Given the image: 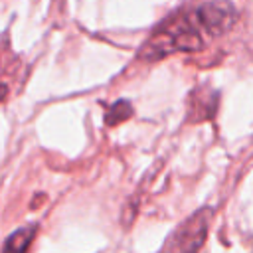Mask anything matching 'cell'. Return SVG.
Returning <instances> with one entry per match:
<instances>
[{
	"label": "cell",
	"mask_w": 253,
	"mask_h": 253,
	"mask_svg": "<svg viewBox=\"0 0 253 253\" xmlns=\"http://www.w3.org/2000/svg\"><path fill=\"white\" fill-rule=\"evenodd\" d=\"M130 115H132V105L128 101H125V99H119V101H115L107 109V113H105V125L107 126H117L119 123L126 121Z\"/></svg>",
	"instance_id": "5b68a950"
},
{
	"label": "cell",
	"mask_w": 253,
	"mask_h": 253,
	"mask_svg": "<svg viewBox=\"0 0 253 253\" xmlns=\"http://www.w3.org/2000/svg\"><path fill=\"white\" fill-rule=\"evenodd\" d=\"M36 231H38V225L36 223H28V225L18 227L16 231H12L6 237L0 253H28V247L34 241Z\"/></svg>",
	"instance_id": "277c9868"
},
{
	"label": "cell",
	"mask_w": 253,
	"mask_h": 253,
	"mask_svg": "<svg viewBox=\"0 0 253 253\" xmlns=\"http://www.w3.org/2000/svg\"><path fill=\"white\" fill-rule=\"evenodd\" d=\"M6 93H8V87H6L4 83H0V101H4V97H6Z\"/></svg>",
	"instance_id": "8992f818"
},
{
	"label": "cell",
	"mask_w": 253,
	"mask_h": 253,
	"mask_svg": "<svg viewBox=\"0 0 253 253\" xmlns=\"http://www.w3.org/2000/svg\"><path fill=\"white\" fill-rule=\"evenodd\" d=\"M210 210H200L192 217H188L168 239L164 253H198L202 243L206 241L208 225H210Z\"/></svg>",
	"instance_id": "7a4b0ae2"
},
{
	"label": "cell",
	"mask_w": 253,
	"mask_h": 253,
	"mask_svg": "<svg viewBox=\"0 0 253 253\" xmlns=\"http://www.w3.org/2000/svg\"><path fill=\"white\" fill-rule=\"evenodd\" d=\"M202 32L210 38L227 34L237 22V8L231 2H204L194 8Z\"/></svg>",
	"instance_id": "3957f363"
},
{
	"label": "cell",
	"mask_w": 253,
	"mask_h": 253,
	"mask_svg": "<svg viewBox=\"0 0 253 253\" xmlns=\"http://www.w3.org/2000/svg\"><path fill=\"white\" fill-rule=\"evenodd\" d=\"M204 47V32L196 20L194 8L188 12L170 14L162 20L138 49L144 61L162 59L178 51H200Z\"/></svg>",
	"instance_id": "6da1fadb"
}]
</instances>
